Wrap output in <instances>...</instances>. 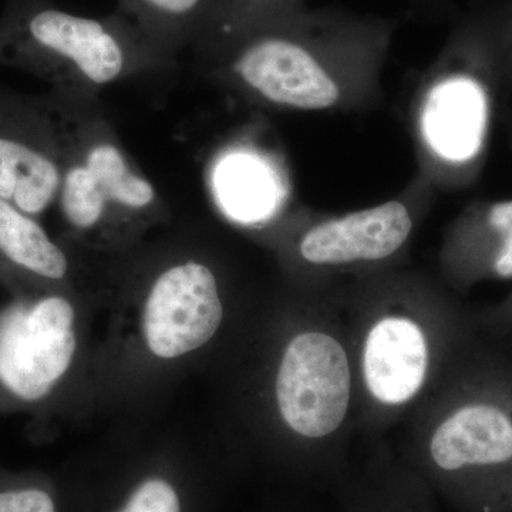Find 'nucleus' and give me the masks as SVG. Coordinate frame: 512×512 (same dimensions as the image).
Segmentation results:
<instances>
[{
  "label": "nucleus",
  "mask_w": 512,
  "mask_h": 512,
  "mask_svg": "<svg viewBox=\"0 0 512 512\" xmlns=\"http://www.w3.org/2000/svg\"><path fill=\"white\" fill-rule=\"evenodd\" d=\"M399 22L302 5L227 16L197 50L211 79L264 109L349 113L382 99Z\"/></svg>",
  "instance_id": "f257e3e1"
},
{
  "label": "nucleus",
  "mask_w": 512,
  "mask_h": 512,
  "mask_svg": "<svg viewBox=\"0 0 512 512\" xmlns=\"http://www.w3.org/2000/svg\"><path fill=\"white\" fill-rule=\"evenodd\" d=\"M503 97L493 45L477 6L456 20L409 101L417 175L436 192H460L478 183Z\"/></svg>",
  "instance_id": "f03ea898"
},
{
  "label": "nucleus",
  "mask_w": 512,
  "mask_h": 512,
  "mask_svg": "<svg viewBox=\"0 0 512 512\" xmlns=\"http://www.w3.org/2000/svg\"><path fill=\"white\" fill-rule=\"evenodd\" d=\"M174 59L119 12L92 18L52 0H8L0 15V67L49 83L60 99L92 103L107 87Z\"/></svg>",
  "instance_id": "7ed1b4c3"
},
{
  "label": "nucleus",
  "mask_w": 512,
  "mask_h": 512,
  "mask_svg": "<svg viewBox=\"0 0 512 512\" xmlns=\"http://www.w3.org/2000/svg\"><path fill=\"white\" fill-rule=\"evenodd\" d=\"M64 101L66 156L56 205L67 224L90 231L111 215L136 217L157 208V188L138 170L110 124L93 109L94 101Z\"/></svg>",
  "instance_id": "20e7f679"
},
{
  "label": "nucleus",
  "mask_w": 512,
  "mask_h": 512,
  "mask_svg": "<svg viewBox=\"0 0 512 512\" xmlns=\"http://www.w3.org/2000/svg\"><path fill=\"white\" fill-rule=\"evenodd\" d=\"M436 190L420 175L392 200L345 214L301 215L293 255L316 271L383 264L400 254Z\"/></svg>",
  "instance_id": "39448f33"
},
{
  "label": "nucleus",
  "mask_w": 512,
  "mask_h": 512,
  "mask_svg": "<svg viewBox=\"0 0 512 512\" xmlns=\"http://www.w3.org/2000/svg\"><path fill=\"white\" fill-rule=\"evenodd\" d=\"M427 473L467 512L512 477V409L473 399L441 421L426 448Z\"/></svg>",
  "instance_id": "423d86ee"
},
{
  "label": "nucleus",
  "mask_w": 512,
  "mask_h": 512,
  "mask_svg": "<svg viewBox=\"0 0 512 512\" xmlns=\"http://www.w3.org/2000/svg\"><path fill=\"white\" fill-rule=\"evenodd\" d=\"M67 141L66 101L0 96V198L40 217L56 204Z\"/></svg>",
  "instance_id": "0eeeda50"
},
{
  "label": "nucleus",
  "mask_w": 512,
  "mask_h": 512,
  "mask_svg": "<svg viewBox=\"0 0 512 512\" xmlns=\"http://www.w3.org/2000/svg\"><path fill=\"white\" fill-rule=\"evenodd\" d=\"M74 309L62 296L0 302V390L36 403L55 389L76 350Z\"/></svg>",
  "instance_id": "6e6552de"
},
{
  "label": "nucleus",
  "mask_w": 512,
  "mask_h": 512,
  "mask_svg": "<svg viewBox=\"0 0 512 512\" xmlns=\"http://www.w3.org/2000/svg\"><path fill=\"white\" fill-rule=\"evenodd\" d=\"M350 399L352 369L339 340L320 330L295 336L276 377V402L289 429L326 439L342 426Z\"/></svg>",
  "instance_id": "1a4fd4ad"
},
{
  "label": "nucleus",
  "mask_w": 512,
  "mask_h": 512,
  "mask_svg": "<svg viewBox=\"0 0 512 512\" xmlns=\"http://www.w3.org/2000/svg\"><path fill=\"white\" fill-rule=\"evenodd\" d=\"M224 316L214 272L188 261L163 272L151 288L144 312V335L151 352L174 359L201 348Z\"/></svg>",
  "instance_id": "9d476101"
},
{
  "label": "nucleus",
  "mask_w": 512,
  "mask_h": 512,
  "mask_svg": "<svg viewBox=\"0 0 512 512\" xmlns=\"http://www.w3.org/2000/svg\"><path fill=\"white\" fill-rule=\"evenodd\" d=\"M441 266L458 286L512 279V197L473 202L448 228Z\"/></svg>",
  "instance_id": "9b49d317"
},
{
  "label": "nucleus",
  "mask_w": 512,
  "mask_h": 512,
  "mask_svg": "<svg viewBox=\"0 0 512 512\" xmlns=\"http://www.w3.org/2000/svg\"><path fill=\"white\" fill-rule=\"evenodd\" d=\"M429 367V340L412 316L387 313L367 332L363 377L376 402L389 407L412 402L426 382Z\"/></svg>",
  "instance_id": "f8f14e48"
},
{
  "label": "nucleus",
  "mask_w": 512,
  "mask_h": 512,
  "mask_svg": "<svg viewBox=\"0 0 512 512\" xmlns=\"http://www.w3.org/2000/svg\"><path fill=\"white\" fill-rule=\"evenodd\" d=\"M215 201L228 218L265 224L284 210L289 183L284 165L264 148L239 140L225 148L212 167Z\"/></svg>",
  "instance_id": "ddd939ff"
},
{
  "label": "nucleus",
  "mask_w": 512,
  "mask_h": 512,
  "mask_svg": "<svg viewBox=\"0 0 512 512\" xmlns=\"http://www.w3.org/2000/svg\"><path fill=\"white\" fill-rule=\"evenodd\" d=\"M117 12L175 57L217 28L227 12V0H119Z\"/></svg>",
  "instance_id": "4468645a"
},
{
  "label": "nucleus",
  "mask_w": 512,
  "mask_h": 512,
  "mask_svg": "<svg viewBox=\"0 0 512 512\" xmlns=\"http://www.w3.org/2000/svg\"><path fill=\"white\" fill-rule=\"evenodd\" d=\"M0 268L30 278L59 282L69 261L37 218L0 198Z\"/></svg>",
  "instance_id": "2eb2a0df"
},
{
  "label": "nucleus",
  "mask_w": 512,
  "mask_h": 512,
  "mask_svg": "<svg viewBox=\"0 0 512 512\" xmlns=\"http://www.w3.org/2000/svg\"><path fill=\"white\" fill-rule=\"evenodd\" d=\"M406 478H390L359 500L352 512H431L416 484Z\"/></svg>",
  "instance_id": "dca6fc26"
},
{
  "label": "nucleus",
  "mask_w": 512,
  "mask_h": 512,
  "mask_svg": "<svg viewBox=\"0 0 512 512\" xmlns=\"http://www.w3.org/2000/svg\"><path fill=\"white\" fill-rule=\"evenodd\" d=\"M488 36L493 45L501 87L505 96L512 94V0L481 5Z\"/></svg>",
  "instance_id": "f3484780"
},
{
  "label": "nucleus",
  "mask_w": 512,
  "mask_h": 512,
  "mask_svg": "<svg viewBox=\"0 0 512 512\" xmlns=\"http://www.w3.org/2000/svg\"><path fill=\"white\" fill-rule=\"evenodd\" d=\"M120 512H181L180 500L170 484L151 478L131 494Z\"/></svg>",
  "instance_id": "a211bd4d"
},
{
  "label": "nucleus",
  "mask_w": 512,
  "mask_h": 512,
  "mask_svg": "<svg viewBox=\"0 0 512 512\" xmlns=\"http://www.w3.org/2000/svg\"><path fill=\"white\" fill-rule=\"evenodd\" d=\"M0 512H56L52 495L39 487L0 490Z\"/></svg>",
  "instance_id": "6ab92c4d"
},
{
  "label": "nucleus",
  "mask_w": 512,
  "mask_h": 512,
  "mask_svg": "<svg viewBox=\"0 0 512 512\" xmlns=\"http://www.w3.org/2000/svg\"><path fill=\"white\" fill-rule=\"evenodd\" d=\"M302 3H305V0H227V12H225L224 18L289 8V6L302 5Z\"/></svg>",
  "instance_id": "aec40b11"
},
{
  "label": "nucleus",
  "mask_w": 512,
  "mask_h": 512,
  "mask_svg": "<svg viewBox=\"0 0 512 512\" xmlns=\"http://www.w3.org/2000/svg\"><path fill=\"white\" fill-rule=\"evenodd\" d=\"M478 512H512V477L494 491Z\"/></svg>",
  "instance_id": "412c9836"
},
{
  "label": "nucleus",
  "mask_w": 512,
  "mask_h": 512,
  "mask_svg": "<svg viewBox=\"0 0 512 512\" xmlns=\"http://www.w3.org/2000/svg\"><path fill=\"white\" fill-rule=\"evenodd\" d=\"M410 2L419 6L420 9L433 10L436 13L446 12L448 9V0H410Z\"/></svg>",
  "instance_id": "4be33fe9"
},
{
  "label": "nucleus",
  "mask_w": 512,
  "mask_h": 512,
  "mask_svg": "<svg viewBox=\"0 0 512 512\" xmlns=\"http://www.w3.org/2000/svg\"><path fill=\"white\" fill-rule=\"evenodd\" d=\"M507 123H508V133H510V140H511V144H512V117H511V119H508Z\"/></svg>",
  "instance_id": "5701e85b"
}]
</instances>
